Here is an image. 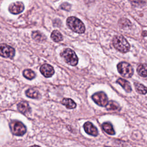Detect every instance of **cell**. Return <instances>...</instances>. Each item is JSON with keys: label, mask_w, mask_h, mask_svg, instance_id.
<instances>
[{"label": "cell", "mask_w": 147, "mask_h": 147, "mask_svg": "<svg viewBox=\"0 0 147 147\" xmlns=\"http://www.w3.org/2000/svg\"><path fill=\"white\" fill-rule=\"evenodd\" d=\"M51 39L55 42H60L63 40L62 34L57 30H53L51 35Z\"/></svg>", "instance_id": "18"}, {"label": "cell", "mask_w": 147, "mask_h": 147, "mask_svg": "<svg viewBox=\"0 0 147 147\" xmlns=\"http://www.w3.org/2000/svg\"><path fill=\"white\" fill-rule=\"evenodd\" d=\"M61 103L68 109H74L76 106V103L70 98H64L61 101Z\"/></svg>", "instance_id": "15"}, {"label": "cell", "mask_w": 147, "mask_h": 147, "mask_svg": "<svg viewBox=\"0 0 147 147\" xmlns=\"http://www.w3.org/2000/svg\"><path fill=\"white\" fill-rule=\"evenodd\" d=\"M26 95L30 98L37 99L40 97V95L39 92L34 88H29L26 91Z\"/></svg>", "instance_id": "16"}, {"label": "cell", "mask_w": 147, "mask_h": 147, "mask_svg": "<svg viewBox=\"0 0 147 147\" xmlns=\"http://www.w3.org/2000/svg\"><path fill=\"white\" fill-rule=\"evenodd\" d=\"M23 75L25 78L29 80H32L35 77L36 74L32 69H26L23 71Z\"/></svg>", "instance_id": "20"}, {"label": "cell", "mask_w": 147, "mask_h": 147, "mask_svg": "<svg viewBox=\"0 0 147 147\" xmlns=\"http://www.w3.org/2000/svg\"><path fill=\"white\" fill-rule=\"evenodd\" d=\"M114 47L122 53H126L130 49V44L127 40L122 35H116L113 39Z\"/></svg>", "instance_id": "1"}, {"label": "cell", "mask_w": 147, "mask_h": 147, "mask_svg": "<svg viewBox=\"0 0 147 147\" xmlns=\"http://www.w3.org/2000/svg\"><path fill=\"white\" fill-rule=\"evenodd\" d=\"M29 147H40L38 145H33V146H29Z\"/></svg>", "instance_id": "23"}, {"label": "cell", "mask_w": 147, "mask_h": 147, "mask_svg": "<svg viewBox=\"0 0 147 147\" xmlns=\"http://www.w3.org/2000/svg\"><path fill=\"white\" fill-rule=\"evenodd\" d=\"M102 127L103 130L106 133H107L108 134H110V135L115 134V131H114L113 126L111 123H110L109 122H104L102 125Z\"/></svg>", "instance_id": "13"}, {"label": "cell", "mask_w": 147, "mask_h": 147, "mask_svg": "<svg viewBox=\"0 0 147 147\" xmlns=\"http://www.w3.org/2000/svg\"><path fill=\"white\" fill-rule=\"evenodd\" d=\"M15 55L14 49L5 44H0V56L6 58H11Z\"/></svg>", "instance_id": "7"}, {"label": "cell", "mask_w": 147, "mask_h": 147, "mask_svg": "<svg viewBox=\"0 0 147 147\" xmlns=\"http://www.w3.org/2000/svg\"><path fill=\"white\" fill-rule=\"evenodd\" d=\"M105 147H108V146H105Z\"/></svg>", "instance_id": "24"}, {"label": "cell", "mask_w": 147, "mask_h": 147, "mask_svg": "<svg viewBox=\"0 0 147 147\" xmlns=\"http://www.w3.org/2000/svg\"><path fill=\"white\" fill-rule=\"evenodd\" d=\"M106 108L107 110H113V111L118 110L120 109L119 105H118V103L113 100H111L109 102L108 104L106 106Z\"/></svg>", "instance_id": "19"}, {"label": "cell", "mask_w": 147, "mask_h": 147, "mask_svg": "<svg viewBox=\"0 0 147 147\" xmlns=\"http://www.w3.org/2000/svg\"><path fill=\"white\" fill-rule=\"evenodd\" d=\"M40 72L42 74V75L46 78L51 77L55 72L53 68L51 65L48 64H45L42 65L40 67Z\"/></svg>", "instance_id": "9"}, {"label": "cell", "mask_w": 147, "mask_h": 147, "mask_svg": "<svg viewBox=\"0 0 147 147\" xmlns=\"http://www.w3.org/2000/svg\"><path fill=\"white\" fill-rule=\"evenodd\" d=\"M117 69L119 73L125 78H130L134 73L131 65L127 62L121 61L117 65Z\"/></svg>", "instance_id": "5"}, {"label": "cell", "mask_w": 147, "mask_h": 147, "mask_svg": "<svg viewBox=\"0 0 147 147\" xmlns=\"http://www.w3.org/2000/svg\"><path fill=\"white\" fill-rule=\"evenodd\" d=\"M17 109L20 112L24 114L29 113L31 110L28 103L25 101L20 102L17 105Z\"/></svg>", "instance_id": "11"}, {"label": "cell", "mask_w": 147, "mask_h": 147, "mask_svg": "<svg viewBox=\"0 0 147 147\" xmlns=\"http://www.w3.org/2000/svg\"><path fill=\"white\" fill-rule=\"evenodd\" d=\"M24 9V5L22 2H17L11 3L9 6V11L13 14H18L21 13Z\"/></svg>", "instance_id": "8"}, {"label": "cell", "mask_w": 147, "mask_h": 147, "mask_svg": "<svg viewBox=\"0 0 147 147\" xmlns=\"http://www.w3.org/2000/svg\"><path fill=\"white\" fill-rule=\"evenodd\" d=\"M91 98L94 102L100 106H106L109 103L108 98L106 94L102 91H99L94 94Z\"/></svg>", "instance_id": "6"}, {"label": "cell", "mask_w": 147, "mask_h": 147, "mask_svg": "<svg viewBox=\"0 0 147 147\" xmlns=\"http://www.w3.org/2000/svg\"><path fill=\"white\" fill-rule=\"evenodd\" d=\"M83 127L84 131L86 133L92 136H96L98 134V131L97 128L90 122H86L84 125Z\"/></svg>", "instance_id": "10"}, {"label": "cell", "mask_w": 147, "mask_h": 147, "mask_svg": "<svg viewBox=\"0 0 147 147\" xmlns=\"http://www.w3.org/2000/svg\"><path fill=\"white\" fill-rule=\"evenodd\" d=\"M134 85L135 89L138 93L140 94H145L147 93V87L142 84L136 82L134 83Z\"/></svg>", "instance_id": "17"}, {"label": "cell", "mask_w": 147, "mask_h": 147, "mask_svg": "<svg viewBox=\"0 0 147 147\" xmlns=\"http://www.w3.org/2000/svg\"><path fill=\"white\" fill-rule=\"evenodd\" d=\"M138 74L142 77H147V64H140L137 68Z\"/></svg>", "instance_id": "14"}, {"label": "cell", "mask_w": 147, "mask_h": 147, "mask_svg": "<svg viewBox=\"0 0 147 147\" xmlns=\"http://www.w3.org/2000/svg\"><path fill=\"white\" fill-rule=\"evenodd\" d=\"M117 83H118L119 85H121L123 87V88L126 91V92H130L131 91L132 89H131V85L130 83L126 80L122 78H119L117 80Z\"/></svg>", "instance_id": "12"}, {"label": "cell", "mask_w": 147, "mask_h": 147, "mask_svg": "<svg viewBox=\"0 0 147 147\" xmlns=\"http://www.w3.org/2000/svg\"><path fill=\"white\" fill-rule=\"evenodd\" d=\"M32 38L37 41H42L44 40V36L38 31H34L32 34Z\"/></svg>", "instance_id": "21"}, {"label": "cell", "mask_w": 147, "mask_h": 147, "mask_svg": "<svg viewBox=\"0 0 147 147\" xmlns=\"http://www.w3.org/2000/svg\"><path fill=\"white\" fill-rule=\"evenodd\" d=\"M64 61L69 65L75 66L78 63V58L75 52L69 48L65 49L60 53Z\"/></svg>", "instance_id": "3"}, {"label": "cell", "mask_w": 147, "mask_h": 147, "mask_svg": "<svg viewBox=\"0 0 147 147\" xmlns=\"http://www.w3.org/2000/svg\"><path fill=\"white\" fill-rule=\"evenodd\" d=\"M10 128L11 133L16 136H23L26 131V126L20 121L13 120L10 123Z\"/></svg>", "instance_id": "4"}, {"label": "cell", "mask_w": 147, "mask_h": 147, "mask_svg": "<svg viewBox=\"0 0 147 147\" xmlns=\"http://www.w3.org/2000/svg\"><path fill=\"white\" fill-rule=\"evenodd\" d=\"M71 7V5L69 3H66V2L62 3L61 5V6H60V8L61 9H63L64 10H67V11H69L70 10Z\"/></svg>", "instance_id": "22"}, {"label": "cell", "mask_w": 147, "mask_h": 147, "mask_svg": "<svg viewBox=\"0 0 147 147\" xmlns=\"http://www.w3.org/2000/svg\"><path fill=\"white\" fill-rule=\"evenodd\" d=\"M66 22L68 28L74 32L80 34L85 31V26L83 22L75 17H68Z\"/></svg>", "instance_id": "2"}]
</instances>
